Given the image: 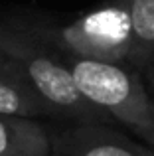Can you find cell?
Returning a JSON list of instances; mask_svg holds the SVG:
<instances>
[{
	"label": "cell",
	"mask_w": 154,
	"mask_h": 156,
	"mask_svg": "<svg viewBox=\"0 0 154 156\" xmlns=\"http://www.w3.org/2000/svg\"><path fill=\"white\" fill-rule=\"evenodd\" d=\"M0 51L55 115L73 117L81 122H103L109 119L107 113L83 97L69 67L51 57L34 36L0 26Z\"/></svg>",
	"instance_id": "1"
},
{
	"label": "cell",
	"mask_w": 154,
	"mask_h": 156,
	"mask_svg": "<svg viewBox=\"0 0 154 156\" xmlns=\"http://www.w3.org/2000/svg\"><path fill=\"white\" fill-rule=\"evenodd\" d=\"M83 97L138 134L154 133V103L135 71L115 63L73 55L67 61Z\"/></svg>",
	"instance_id": "2"
},
{
	"label": "cell",
	"mask_w": 154,
	"mask_h": 156,
	"mask_svg": "<svg viewBox=\"0 0 154 156\" xmlns=\"http://www.w3.org/2000/svg\"><path fill=\"white\" fill-rule=\"evenodd\" d=\"M50 36L77 57L119 63L131 51V0L93 10Z\"/></svg>",
	"instance_id": "3"
},
{
	"label": "cell",
	"mask_w": 154,
	"mask_h": 156,
	"mask_svg": "<svg viewBox=\"0 0 154 156\" xmlns=\"http://www.w3.org/2000/svg\"><path fill=\"white\" fill-rule=\"evenodd\" d=\"M51 156H154V152L103 122H79L51 134Z\"/></svg>",
	"instance_id": "4"
},
{
	"label": "cell",
	"mask_w": 154,
	"mask_h": 156,
	"mask_svg": "<svg viewBox=\"0 0 154 156\" xmlns=\"http://www.w3.org/2000/svg\"><path fill=\"white\" fill-rule=\"evenodd\" d=\"M0 156H51V134L34 119L0 115Z\"/></svg>",
	"instance_id": "5"
},
{
	"label": "cell",
	"mask_w": 154,
	"mask_h": 156,
	"mask_svg": "<svg viewBox=\"0 0 154 156\" xmlns=\"http://www.w3.org/2000/svg\"><path fill=\"white\" fill-rule=\"evenodd\" d=\"M0 115L34 119L55 113L32 91L20 73L14 71L10 75H0Z\"/></svg>",
	"instance_id": "6"
},
{
	"label": "cell",
	"mask_w": 154,
	"mask_h": 156,
	"mask_svg": "<svg viewBox=\"0 0 154 156\" xmlns=\"http://www.w3.org/2000/svg\"><path fill=\"white\" fill-rule=\"evenodd\" d=\"M131 32L132 42L127 59L146 67L154 59V0H131Z\"/></svg>",
	"instance_id": "7"
},
{
	"label": "cell",
	"mask_w": 154,
	"mask_h": 156,
	"mask_svg": "<svg viewBox=\"0 0 154 156\" xmlns=\"http://www.w3.org/2000/svg\"><path fill=\"white\" fill-rule=\"evenodd\" d=\"M14 71L16 69H14V65L10 63V59L0 51V75H10V73H14Z\"/></svg>",
	"instance_id": "8"
},
{
	"label": "cell",
	"mask_w": 154,
	"mask_h": 156,
	"mask_svg": "<svg viewBox=\"0 0 154 156\" xmlns=\"http://www.w3.org/2000/svg\"><path fill=\"white\" fill-rule=\"evenodd\" d=\"M142 142H144L146 146H150L152 152H154V133H152V134H148V136H144V138H142Z\"/></svg>",
	"instance_id": "9"
},
{
	"label": "cell",
	"mask_w": 154,
	"mask_h": 156,
	"mask_svg": "<svg viewBox=\"0 0 154 156\" xmlns=\"http://www.w3.org/2000/svg\"><path fill=\"white\" fill-rule=\"evenodd\" d=\"M152 83H154V77H152Z\"/></svg>",
	"instance_id": "10"
}]
</instances>
